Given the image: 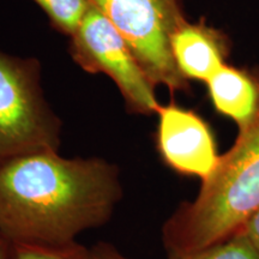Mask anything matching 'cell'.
Here are the masks:
<instances>
[{
    "label": "cell",
    "mask_w": 259,
    "mask_h": 259,
    "mask_svg": "<svg viewBox=\"0 0 259 259\" xmlns=\"http://www.w3.org/2000/svg\"><path fill=\"white\" fill-rule=\"evenodd\" d=\"M90 259H132L109 242H97L90 247Z\"/></svg>",
    "instance_id": "cell-12"
},
{
    "label": "cell",
    "mask_w": 259,
    "mask_h": 259,
    "mask_svg": "<svg viewBox=\"0 0 259 259\" xmlns=\"http://www.w3.org/2000/svg\"><path fill=\"white\" fill-rule=\"evenodd\" d=\"M168 259H259L253 245L242 231L218 244L183 257Z\"/></svg>",
    "instance_id": "cell-10"
},
{
    "label": "cell",
    "mask_w": 259,
    "mask_h": 259,
    "mask_svg": "<svg viewBox=\"0 0 259 259\" xmlns=\"http://www.w3.org/2000/svg\"><path fill=\"white\" fill-rule=\"evenodd\" d=\"M259 209V119L238 132L202 180L196 198L184 202L162 226L168 258L183 257L238 233Z\"/></svg>",
    "instance_id": "cell-2"
},
{
    "label": "cell",
    "mask_w": 259,
    "mask_h": 259,
    "mask_svg": "<svg viewBox=\"0 0 259 259\" xmlns=\"http://www.w3.org/2000/svg\"><path fill=\"white\" fill-rule=\"evenodd\" d=\"M240 231L245 233L259 254V209L246 221Z\"/></svg>",
    "instance_id": "cell-13"
},
{
    "label": "cell",
    "mask_w": 259,
    "mask_h": 259,
    "mask_svg": "<svg viewBox=\"0 0 259 259\" xmlns=\"http://www.w3.org/2000/svg\"><path fill=\"white\" fill-rule=\"evenodd\" d=\"M215 111L232 119L238 132L259 119V73L225 64L205 82Z\"/></svg>",
    "instance_id": "cell-8"
},
{
    "label": "cell",
    "mask_w": 259,
    "mask_h": 259,
    "mask_svg": "<svg viewBox=\"0 0 259 259\" xmlns=\"http://www.w3.org/2000/svg\"><path fill=\"white\" fill-rule=\"evenodd\" d=\"M122 196L120 170L105 158H16L0 166V235L11 244H71L106 225Z\"/></svg>",
    "instance_id": "cell-1"
},
{
    "label": "cell",
    "mask_w": 259,
    "mask_h": 259,
    "mask_svg": "<svg viewBox=\"0 0 259 259\" xmlns=\"http://www.w3.org/2000/svg\"><path fill=\"white\" fill-rule=\"evenodd\" d=\"M156 114V145L162 161L183 176L204 180L218 166L220 154L210 125L199 114L176 103Z\"/></svg>",
    "instance_id": "cell-6"
},
{
    "label": "cell",
    "mask_w": 259,
    "mask_h": 259,
    "mask_svg": "<svg viewBox=\"0 0 259 259\" xmlns=\"http://www.w3.org/2000/svg\"><path fill=\"white\" fill-rule=\"evenodd\" d=\"M12 259H90V248L77 241L59 246L12 244Z\"/></svg>",
    "instance_id": "cell-11"
},
{
    "label": "cell",
    "mask_w": 259,
    "mask_h": 259,
    "mask_svg": "<svg viewBox=\"0 0 259 259\" xmlns=\"http://www.w3.org/2000/svg\"><path fill=\"white\" fill-rule=\"evenodd\" d=\"M0 259H12V244L0 235Z\"/></svg>",
    "instance_id": "cell-14"
},
{
    "label": "cell",
    "mask_w": 259,
    "mask_h": 259,
    "mask_svg": "<svg viewBox=\"0 0 259 259\" xmlns=\"http://www.w3.org/2000/svg\"><path fill=\"white\" fill-rule=\"evenodd\" d=\"M176 65L186 80L206 82L220 67L227 64L231 54V41L225 32L210 27L204 21H185L170 38Z\"/></svg>",
    "instance_id": "cell-7"
},
{
    "label": "cell",
    "mask_w": 259,
    "mask_h": 259,
    "mask_svg": "<svg viewBox=\"0 0 259 259\" xmlns=\"http://www.w3.org/2000/svg\"><path fill=\"white\" fill-rule=\"evenodd\" d=\"M92 4L120 32L155 87L190 89L170 48L171 35L186 19L180 0H92Z\"/></svg>",
    "instance_id": "cell-4"
},
{
    "label": "cell",
    "mask_w": 259,
    "mask_h": 259,
    "mask_svg": "<svg viewBox=\"0 0 259 259\" xmlns=\"http://www.w3.org/2000/svg\"><path fill=\"white\" fill-rule=\"evenodd\" d=\"M50 18L52 25L71 36L78 27L92 0H34Z\"/></svg>",
    "instance_id": "cell-9"
},
{
    "label": "cell",
    "mask_w": 259,
    "mask_h": 259,
    "mask_svg": "<svg viewBox=\"0 0 259 259\" xmlns=\"http://www.w3.org/2000/svg\"><path fill=\"white\" fill-rule=\"evenodd\" d=\"M61 122L40 84V65L0 52V166L60 147Z\"/></svg>",
    "instance_id": "cell-3"
},
{
    "label": "cell",
    "mask_w": 259,
    "mask_h": 259,
    "mask_svg": "<svg viewBox=\"0 0 259 259\" xmlns=\"http://www.w3.org/2000/svg\"><path fill=\"white\" fill-rule=\"evenodd\" d=\"M73 60L90 73L107 74L132 114H156L161 105L155 85L142 69L127 42L93 4L71 35Z\"/></svg>",
    "instance_id": "cell-5"
}]
</instances>
